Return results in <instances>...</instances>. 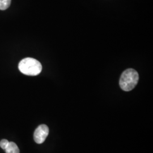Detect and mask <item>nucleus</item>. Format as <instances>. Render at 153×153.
<instances>
[{
	"label": "nucleus",
	"mask_w": 153,
	"mask_h": 153,
	"mask_svg": "<svg viewBox=\"0 0 153 153\" xmlns=\"http://www.w3.org/2000/svg\"><path fill=\"white\" fill-rule=\"evenodd\" d=\"M9 142L6 140V139H3L0 141V147L2 148L3 150H5L6 148H7L8 144Z\"/></svg>",
	"instance_id": "obj_6"
},
{
	"label": "nucleus",
	"mask_w": 153,
	"mask_h": 153,
	"mask_svg": "<svg viewBox=\"0 0 153 153\" xmlns=\"http://www.w3.org/2000/svg\"><path fill=\"white\" fill-rule=\"evenodd\" d=\"M49 134V128L47 126L42 124L39 126L33 134V139L38 144L43 143Z\"/></svg>",
	"instance_id": "obj_3"
},
{
	"label": "nucleus",
	"mask_w": 153,
	"mask_h": 153,
	"mask_svg": "<svg viewBox=\"0 0 153 153\" xmlns=\"http://www.w3.org/2000/svg\"><path fill=\"white\" fill-rule=\"evenodd\" d=\"M11 0H0V10H5L10 5Z\"/></svg>",
	"instance_id": "obj_5"
},
{
	"label": "nucleus",
	"mask_w": 153,
	"mask_h": 153,
	"mask_svg": "<svg viewBox=\"0 0 153 153\" xmlns=\"http://www.w3.org/2000/svg\"><path fill=\"white\" fill-rule=\"evenodd\" d=\"M18 68L20 71L27 76H35L39 74L42 71V65L39 61L27 57L20 61Z\"/></svg>",
	"instance_id": "obj_1"
},
{
	"label": "nucleus",
	"mask_w": 153,
	"mask_h": 153,
	"mask_svg": "<svg viewBox=\"0 0 153 153\" xmlns=\"http://www.w3.org/2000/svg\"><path fill=\"white\" fill-rule=\"evenodd\" d=\"M139 79L138 73L136 70L128 69L123 72L119 81L121 88L125 91H129L137 85Z\"/></svg>",
	"instance_id": "obj_2"
},
{
	"label": "nucleus",
	"mask_w": 153,
	"mask_h": 153,
	"mask_svg": "<svg viewBox=\"0 0 153 153\" xmlns=\"http://www.w3.org/2000/svg\"><path fill=\"white\" fill-rule=\"evenodd\" d=\"M5 150L6 153H19V148L16 143L13 142H9Z\"/></svg>",
	"instance_id": "obj_4"
}]
</instances>
